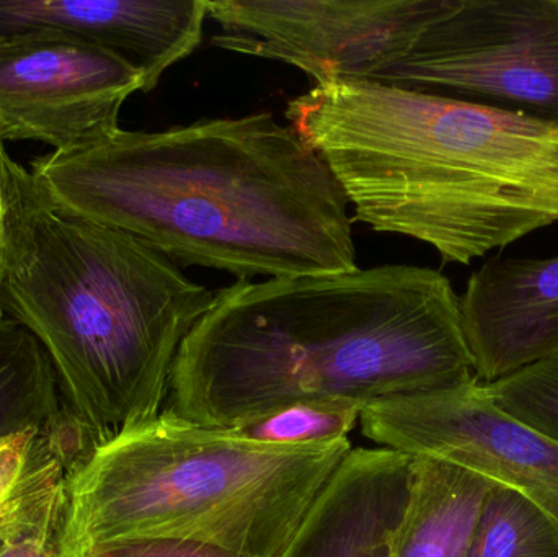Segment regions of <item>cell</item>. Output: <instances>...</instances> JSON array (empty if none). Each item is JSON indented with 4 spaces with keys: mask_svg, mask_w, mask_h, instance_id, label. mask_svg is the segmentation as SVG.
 <instances>
[{
    "mask_svg": "<svg viewBox=\"0 0 558 557\" xmlns=\"http://www.w3.org/2000/svg\"><path fill=\"white\" fill-rule=\"evenodd\" d=\"M29 172L52 211L128 232L179 267L239 280L360 268L340 183L270 111L120 130Z\"/></svg>",
    "mask_w": 558,
    "mask_h": 557,
    "instance_id": "cell-1",
    "label": "cell"
},
{
    "mask_svg": "<svg viewBox=\"0 0 558 557\" xmlns=\"http://www.w3.org/2000/svg\"><path fill=\"white\" fill-rule=\"evenodd\" d=\"M475 379L451 281L383 265L216 291L180 349L163 412L234 431L299 402L367 405Z\"/></svg>",
    "mask_w": 558,
    "mask_h": 557,
    "instance_id": "cell-2",
    "label": "cell"
},
{
    "mask_svg": "<svg viewBox=\"0 0 558 557\" xmlns=\"http://www.w3.org/2000/svg\"><path fill=\"white\" fill-rule=\"evenodd\" d=\"M286 117L353 219L448 264L558 222V121L373 81L315 85Z\"/></svg>",
    "mask_w": 558,
    "mask_h": 557,
    "instance_id": "cell-3",
    "label": "cell"
},
{
    "mask_svg": "<svg viewBox=\"0 0 558 557\" xmlns=\"http://www.w3.org/2000/svg\"><path fill=\"white\" fill-rule=\"evenodd\" d=\"M213 303L141 239L46 205L2 290L3 314L38 340L95 447L162 414L180 349Z\"/></svg>",
    "mask_w": 558,
    "mask_h": 557,
    "instance_id": "cell-4",
    "label": "cell"
},
{
    "mask_svg": "<svg viewBox=\"0 0 558 557\" xmlns=\"http://www.w3.org/2000/svg\"><path fill=\"white\" fill-rule=\"evenodd\" d=\"M353 450L350 440L270 445L157 415L98 444L68 474L64 549L180 540L238 557H282Z\"/></svg>",
    "mask_w": 558,
    "mask_h": 557,
    "instance_id": "cell-5",
    "label": "cell"
},
{
    "mask_svg": "<svg viewBox=\"0 0 558 557\" xmlns=\"http://www.w3.org/2000/svg\"><path fill=\"white\" fill-rule=\"evenodd\" d=\"M371 81L558 121V0H452Z\"/></svg>",
    "mask_w": 558,
    "mask_h": 557,
    "instance_id": "cell-6",
    "label": "cell"
},
{
    "mask_svg": "<svg viewBox=\"0 0 558 557\" xmlns=\"http://www.w3.org/2000/svg\"><path fill=\"white\" fill-rule=\"evenodd\" d=\"M452 0H206L216 48L294 65L317 85L371 81Z\"/></svg>",
    "mask_w": 558,
    "mask_h": 557,
    "instance_id": "cell-7",
    "label": "cell"
},
{
    "mask_svg": "<svg viewBox=\"0 0 558 557\" xmlns=\"http://www.w3.org/2000/svg\"><path fill=\"white\" fill-rule=\"evenodd\" d=\"M377 448L435 458L517 491L558 525V444L495 408L478 379L364 405Z\"/></svg>",
    "mask_w": 558,
    "mask_h": 557,
    "instance_id": "cell-8",
    "label": "cell"
},
{
    "mask_svg": "<svg viewBox=\"0 0 558 557\" xmlns=\"http://www.w3.org/2000/svg\"><path fill=\"white\" fill-rule=\"evenodd\" d=\"M143 75L123 58L74 36H0V140L77 153L121 130L124 101Z\"/></svg>",
    "mask_w": 558,
    "mask_h": 557,
    "instance_id": "cell-9",
    "label": "cell"
},
{
    "mask_svg": "<svg viewBox=\"0 0 558 557\" xmlns=\"http://www.w3.org/2000/svg\"><path fill=\"white\" fill-rule=\"evenodd\" d=\"M206 0H0V36L54 32L94 43L143 75L149 94L203 41Z\"/></svg>",
    "mask_w": 558,
    "mask_h": 557,
    "instance_id": "cell-10",
    "label": "cell"
},
{
    "mask_svg": "<svg viewBox=\"0 0 558 557\" xmlns=\"http://www.w3.org/2000/svg\"><path fill=\"white\" fill-rule=\"evenodd\" d=\"M475 376L494 383L558 353V255L495 257L461 296Z\"/></svg>",
    "mask_w": 558,
    "mask_h": 557,
    "instance_id": "cell-11",
    "label": "cell"
},
{
    "mask_svg": "<svg viewBox=\"0 0 558 557\" xmlns=\"http://www.w3.org/2000/svg\"><path fill=\"white\" fill-rule=\"evenodd\" d=\"M413 487V457L353 448L282 557H393Z\"/></svg>",
    "mask_w": 558,
    "mask_h": 557,
    "instance_id": "cell-12",
    "label": "cell"
},
{
    "mask_svg": "<svg viewBox=\"0 0 558 557\" xmlns=\"http://www.w3.org/2000/svg\"><path fill=\"white\" fill-rule=\"evenodd\" d=\"M492 481L435 458H413V487L393 557H465Z\"/></svg>",
    "mask_w": 558,
    "mask_h": 557,
    "instance_id": "cell-13",
    "label": "cell"
},
{
    "mask_svg": "<svg viewBox=\"0 0 558 557\" xmlns=\"http://www.w3.org/2000/svg\"><path fill=\"white\" fill-rule=\"evenodd\" d=\"M28 432L95 447L69 417L54 370L38 340L5 316L0 319V441Z\"/></svg>",
    "mask_w": 558,
    "mask_h": 557,
    "instance_id": "cell-14",
    "label": "cell"
},
{
    "mask_svg": "<svg viewBox=\"0 0 558 557\" xmlns=\"http://www.w3.org/2000/svg\"><path fill=\"white\" fill-rule=\"evenodd\" d=\"M90 448L58 435H15L0 441V535L15 536L65 502L68 474Z\"/></svg>",
    "mask_w": 558,
    "mask_h": 557,
    "instance_id": "cell-15",
    "label": "cell"
},
{
    "mask_svg": "<svg viewBox=\"0 0 558 557\" xmlns=\"http://www.w3.org/2000/svg\"><path fill=\"white\" fill-rule=\"evenodd\" d=\"M465 557H558V525L517 491L492 483Z\"/></svg>",
    "mask_w": 558,
    "mask_h": 557,
    "instance_id": "cell-16",
    "label": "cell"
},
{
    "mask_svg": "<svg viewBox=\"0 0 558 557\" xmlns=\"http://www.w3.org/2000/svg\"><path fill=\"white\" fill-rule=\"evenodd\" d=\"M363 409L357 402H299L234 431L260 444H330L348 438L360 425Z\"/></svg>",
    "mask_w": 558,
    "mask_h": 557,
    "instance_id": "cell-17",
    "label": "cell"
},
{
    "mask_svg": "<svg viewBox=\"0 0 558 557\" xmlns=\"http://www.w3.org/2000/svg\"><path fill=\"white\" fill-rule=\"evenodd\" d=\"M482 385L495 408L558 444V353Z\"/></svg>",
    "mask_w": 558,
    "mask_h": 557,
    "instance_id": "cell-18",
    "label": "cell"
},
{
    "mask_svg": "<svg viewBox=\"0 0 558 557\" xmlns=\"http://www.w3.org/2000/svg\"><path fill=\"white\" fill-rule=\"evenodd\" d=\"M43 206L45 202L35 177L10 157L0 140V319L5 317L2 311L3 283L33 219Z\"/></svg>",
    "mask_w": 558,
    "mask_h": 557,
    "instance_id": "cell-19",
    "label": "cell"
},
{
    "mask_svg": "<svg viewBox=\"0 0 558 557\" xmlns=\"http://www.w3.org/2000/svg\"><path fill=\"white\" fill-rule=\"evenodd\" d=\"M85 557H238L225 549L180 540H128L97 546Z\"/></svg>",
    "mask_w": 558,
    "mask_h": 557,
    "instance_id": "cell-20",
    "label": "cell"
},
{
    "mask_svg": "<svg viewBox=\"0 0 558 557\" xmlns=\"http://www.w3.org/2000/svg\"><path fill=\"white\" fill-rule=\"evenodd\" d=\"M65 507L10 540L0 557H72L64 549Z\"/></svg>",
    "mask_w": 558,
    "mask_h": 557,
    "instance_id": "cell-21",
    "label": "cell"
},
{
    "mask_svg": "<svg viewBox=\"0 0 558 557\" xmlns=\"http://www.w3.org/2000/svg\"><path fill=\"white\" fill-rule=\"evenodd\" d=\"M43 520H45V519H43ZM22 532H23V530H22ZM22 532H20V533H22ZM16 535H19V533H16ZM15 536L0 535V555H2L3 549H5L7 545H9L10 540L15 538Z\"/></svg>",
    "mask_w": 558,
    "mask_h": 557,
    "instance_id": "cell-22",
    "label": "cell"
}]
</instances>
